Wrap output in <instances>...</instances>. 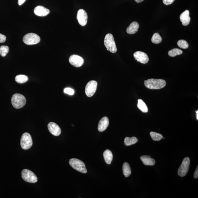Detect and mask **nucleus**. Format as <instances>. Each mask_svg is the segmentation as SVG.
<instances>
[{
    "label": "nucleus",
    "mask_w": 198,
    "mask_h": 198,
    "mask_svg": "<svg viewBox=\"0 0 198 198\" xmlns=\"http://www.w3.org/2000/svg\"><path fill=\"white\" fill-rule=\"evenodd\" d=\"M144 85L147 88L152 89H162L166 85V82L161 79H148L144 81Z\"/></svg>",
    "instance_id": "nucleus-1"
},
{
    "label": "nucleus",
    "mask_w": 198,
    "mask_h": 198,
    "mask_svg": "<svg viewBox=\"0 0 198 198\" xmlns=\"http://www.w3.org/2000/svg\"><path fill=\"white\" fill-rule=\"evenodd\" d=\"M11 102L13 107L18 109L25 105L26 100L22 95L16 93L13 95L11 98Z\"/></svg>",
    "instance_id": "nucleus-2"
},
{
    "label": "nucleus",
    "mask_w": 198,
    "mask_h": 198,
    "mask_svg": "<svg viewBox=\"0 0 198 198\" xmlns=\"http://www.w3.org/2000/svg\"><path fill=\"white\" fill-rule=\"evenodd\" d=\"M104 45L107 50L112 53L117 52V49L113 35L112 34H106L104 39Z\"/></svg>",
    "instance_id": "nucleus-3"
},
{
    "label": "nucleus",
    "mask_w": 198,
    "mask_h": 198,
    "mask_svg": "<svg viewBox=\"0 0 198 198\" xmlns=\"http://www.w3.org/2000/svg\"><path fill=\"white\" fill-rule=\"evenodd\" d=\"M69 164L70 166L76 170L83 174L87 172L85 163L81 160L75 158L71 159L69 160Z\"/></svg>",
    "instance_id": "nucleus-4"
},
{
    "label": "nucleus",
    "mask_w": 198,
    "mask_h": 198,
    "mask_svg": "<svg viewBox=\"0 0 198 198\" xmlns=\"http://www.w3.org/2000/svg\"><path fill=\"white\" fill-rule=\"evenodd\" d=\"M20 144L21 147L24 150L29 149L31 147L33 142L29 133H25L22 134Z\"/></svg>",
    "instance_id": "nucleus-5"
},
{
    "label": "nucleus",
    "mask_w": 198,
    "mask_h": 198,
    "mask_svg": "<svg viewBox=\"0 0 198 198\" xmlns=\"http://www.w3.org/2000/svg\"><path fill=\"white\" fill-rule=\"evenodd\" d=\"M22 179L26 182L35 183L38 181L36 175L29 169H23L22 172Z\"/></svg>",
    "instance_id": "nucleus-6"
},
{
    "label": "nucleus",
    "mask_w": 198,
    "mask_h": 198,
    "mask_svg": "<svg viewBox=\"0 0 198 198\" xmlns=\"http://www.w3.org/2000/svg\"><path fill=\"white\" fill-rule=\"evenodd\" d=\"M41 38L35 34L29 33L26 34L23 38L24 42L27 45H33L39 43Z\"/></svg>",
    "instance_id": "nucleus-7"
},
{
    "label": "nucleus",
    "mask_w": 198,
    "mask_h": 198,
    "mask_svg": "<svg viewBox=\"0 0 198 198\" xmlns=\"http://www.w3.org/2000/svg\"><path fill=\"white\" fill-rule=\"evenodd\" d=\"M190 164L189 158H184L178 170V174L181 177L185 176L189 170Z\"/></svg>",
    "instance_id": "nucleus-8"
},
{
    "label": "nucleus",
    "mask_w": 198,
    "mask_h": 198,
    "mask_svg": "<svg viewBox=\"0 0 198 198\" xmlns=\"http://www.w3.org/2000/svg\"><path fill=\"white\" fill-rule=\"evenodd\" d=\"M97 85V82L95 81H91L87 83L85 88V93L87 96H93L96 92Z\"/></svg>",
    "instance_id": "nucleus-9"
},
{
    "label": "nucleus",
    "mask_w": 198,
    "mask_h": 198,
    "mask_svg": "<svg viewBox=\"0 0 198 198\" xmlns=\"http://www.w3.org/2000/svg\"><path fill=\"white\" fill-rule=\"evenodd\" d=\"M69 62L70 64L75 67H79L83 65L84 60L78 55H72L70 57Z\"/></svg>",
    "instance_id": "nucleus-10"
},
{
    "label": "nucleus",
    "mask_w": 198,
    "mask_h": 198,
    "mask_svg": "<svg viewBox=\"0 0 198 198\" xmlns=\"http://www.w3.org/2000/svg\"><path fill=\"white\" fill-rule=\"evenodd\" d=\"M77 18L79 24L81 26H85L87 24L88 16L86 11L83 9H80L78 11Z\"/></svg>",
    "instance_id": "nucleus-11"
},
{
    "label": "nucleus",
    "mask_w": 198,
    "mask_h": 198,
    "mask_svg": "<svg viewBox=\"0 0 198 198\" xmlns=\"http://www.w3.org/2000/svg\"><path fill=\"white\" fill-rule=\"evenodd\" d=\"M134 56L137 61L140 62L141 63H147L149 60L148 55L142 51H138L135 52L134 54Z\"/></svg>",
    "instance_id": "nucleus-12"
},
{
    "label": "nucleus",
    "mask_w": 198,
    "mask_h": 198,
    "mask_svg": "<svg viewBox=\"0 0 198 198\" xmlns=\"http://www.w3.org/2000/svg\"><path fill=\"white\" fill-rule=\"evenodd\" d=\"M48 129L50 132L53 136H58L61 134V129L56 123L52 122L49 123L48 125Z\"/></svg>",
    "instance_id": "nucleus-13"
},
{
    "label": "nucleus",
    "mask_w": 198,
    "mask_h": 198,
    "mask_svg": "<svg viewBox=\"0 0 198 198\" xmlns=\"http://www.w3.org/2000/svg\"><path fill=\"white\" fill-rule=\"evenodd\" d=\"M50 12L48 9L41 6L36 7L34 10V12L36 15L41 17L46 16L49 14Z\"/></svg>",
    "instance_id": "nucleus-14"
},
{
    "label": "nucleus",
    "mask_w": 198,
    "mask_h": 198,
    "mask_svg": "<svg viewBox=\"0 0 198 198\" xmlns=\"http://www.w3.org/2000/svg\"><path fill=\"white\" fill-rule=\"evenodd\" d=\"M109 125V119L107 117H102L99 121L98 125V130L100 132L105 131Z\"/></svg>",
    "instance_id": "nucleus-15"
},
{
    "label": "nucleus",
    "mask_w": 198,
    "mask_h": 198,
    "mask_svg": "<svg viewBox=\"0 0 198 198\" xmlns=\"http://www.w3.org/2000/svg\"><path fill=\"white\" fill-rule=\"evenodd\" d=\"M189 11L186 10L183 12L180 16V20L182 22L183 25L187 26L190 23V18L189 16Z\"/></svg>",
    "instance_id": "nucleus-16"
},
{
    "label": "nucleus",
    "mask_w": 198,
    "mask_h": 198,
    "mask_svg": "<svg viewBox=\"0 0 198 198\" xmlns=\"http://www.w3.org/2000/svg\"><path fill=\"white\" fill-rule=\"evenodd\" d=\"M140 159L144 165L152 166L155 164V160L149 156H142L141 157Z\"/></svg>",
    "instance_id": "nucleus-17"
},
{
    "label": "nucleus",
    "mask_w": 198,
    "mask_h": 198,
    "mask_svg": "<svg viewBox=\"0 0 198 198\" xmlns=\"http://www.w3.org/2000/svg\"><path fill=\"white\" fill-rule=\"evenodd\" d=\"M139 28V24L136 22H133L130 24L127 29V33L133 34L138 31Z\"/></svg>",
    "instance_id": "nucleus-18"
},
{
    "label": "nucleus",
    "mask_w": 198,
    "mask_h": 198,
    "mask_svg": "<svg viewBox=\"0 0 198 198\" xmlns=\"http://www.w3.org/2000/svg\"><path fill=\"white\" fill-rule=\"evenodd\" d=\"M103 156L106 163L108 164H110L113 158V154L111 151L109 150H106L104 152Z\"/></svg>",
    "instance_id": "nucleus-19"
},
{
    "label": "nucleus",
    "mask_w": 198,
    "mask_h": 198,
    "mask_svg": "<svg viewBox=\"0 0 198 198\" xmlns=\"http://www.w3.org/2000/svg\"><path fill=\"white\" fill-rule=\"evenodd\" d=\"M123 172L125 177H128L130 176L131 173L130 165L128 163L125 162L123 165Z\"/></svg>",
    "instance_id": "nucleus-20"
},
{
    "label": "nucleus",
    "mask_w": 198,
    "mask_h": 198,
    "mask_svg": "<svg viewBox=\"0 0 198 198\" xmlns=\"http://www.w3.org/2000/svg\"><path fill=\"white\" fill-rule=\"evenodd\" d=\"M137 106L139 109L144 113H147L148 112V108L147 105H146L144 101L141 99H139L138 100Z\"/></svg>",
    "instance_id": "nucleus-21"
},
{
    "label": "nucleus",
    "mask_w": 198,
    "mask_h": 198,
    "mask_svg": "<svg viewBox=\"0 0 198 198\" xmlns=\"http://www.w3.org/2000/svg\"><path fill=\"white\" fill-rule=\"evenodd\" d=\"M138 141L137 138L136 137H132L131 138L127 137L125 139V144L126 146L132 145H133L136 144L138 142Z\"/></svg>",
    "instance_id": "nucleus-22"
},
{
    "label": "nucleus",
    "mask_w": 198,
    "mask_h": 198,
    "mask_svg": "<svg viewBox=\"0 0 198 198\" xmlns=\"http://www.w3.org/2000/svg\"><path fill=\"white\" fill-rule=\"evenodd\" d=\"M28 80V77L25 75H18L17 76L16 78H15V81L17 83L20 84L26 83Z\"/></svg>",
    "instance_id": "nucleus-23"
},
{
    "label": "nucleus",
    "mask_w": 198,
    "mask_h": 198,
    "mask_svg": "<svg viewBox=\"0 0 198 198\" xmlns=\"http://www.w3.org/2000/svg\"><path fill=\"white\" fill-rule=\"evenodd\" d=\"M183 51L181 50L175 48L171 50L168 53L169 56L171 57H174L178 55H180L182 54Z\"/></svg>",
    "instance_id": "nucleus-24"
},
{
    "label": "nucleus",
    "mask_w": 198,
    "mask_h": 198,
    "mask_svg": "<svg viewBox=\"0 0 198 198\" xmlns=\"http://www.w3.org/2000/svg\"><path fill=\"white\" fill-rule=\"evenodd\" d=\"M150 134L152 140L155 141H159L163 138L162 135L159 133L152 131L150 133Z\"/></svg>",
    "instance_id": "nucleus-25"
},
{
    "label": "nucleus",
    "mask_w": 198,
    "mask_h": 198,
    "mask_svg": "<svg viewBox=\"0 0 198 198\" xmlns=\"http://www.w3.org/2000/svg\"><path fill=\"white\" fill-rule=\"evenodd\" d=\"M162 38L159 34L156 33L152 36V42L154 43L159 44L162 41Z\"/></svg>",
    "instance_id": "nucleus-26"
},
{
    "label": "nucleus",
    "mask_w": 198,
    "mask_h": 198,
    "mask_svg": "<svg viewBox=\"0 0 198 198\" xmlns=\"http://www.w3.org/2000/svg\"><path fill=\"white\" fill-rule=\"evenodd\" d=\"M9 47L7 46H2L0 47V55L2 57H5L9 52Z\"/></svg>",
    "instance_id": "nucleus-27"
},
{
    "label": "nucleus",
    "mask_w": 198,
    "mask_h": 198,
    "mask_svg": "<svg viewBox=\"0 0 198 198\" xmlns=\"http://www.w3.org/2000/svg\"><path fill=\"white\" fill-rule=\"evenodd\" d=\"M177 45L178 47L183 49H186L188 48V44L185 40H180L178 42Z\"/></svg>",
    "instance_id": "nucleus-28"
},
{
    "label": "nucleus",
    "mask_w": 198,
    "mask_h": 198,
    "mask_svg": "<svg viewBox=\"0 0 198 198\" xmlns=\"http://www.w3.org/2000/svg\"><path fill=\"white\" fill-rule=\"evenodd\" d=\"M64 92L66 94L69 95H73L74 94V91L73 89L70 88H66L64 89Z\"/></svg>",
    "instance_id": "nucleus-29"
},
{
    "label": "nucleus",
    "mask_w": 198,
    "mask_h": 198,
    "mask_svg": "<svg viewBox=\"0 0 198 198\" xmlns=\"http://www.w3.org/2000/svg\"><path fill=\"white\" fill-rule=\"evenodd\" d=\"M175 0H163V3L166 5H170L174 2Z\"/></svg>",
    "instance_id": "nucleus-30"
},
{
    "label": "nucleus",
    "mask_w": 198,
    "mask_h": 198,
    "mask_svg": "<svg viewBox=\"0 0 198 198\" xmlns=\"http://www.w3.org/2000/svg\"><path fill=\"white\" fill-rule=\"evenodd\" d=\"M6 37L4 35L0 34V43H2L5 42L6 40Z\"/></svg>",
    "instance_id": "nucleus-31"
},
{
    "label": "nucleus",
    "mask_w": 198,
    "mask_h": 198,
    "mask_svg": "<svg viewBox=\"0 0 198 198\" xmlns=\"http://www.w3.org/2000/svg\"><path fill=\"white\" fill-rule=\"evenodd\" d=\"M194 177L195 179H197L198 177V167L197 166L196 169V170L194 173Z\"/></svg>",
    "instance_id": "nucleus-32"
},
{
    "label": "nucleus",
    "mask_w": 198,
    "mask_h": 198,
    "mask_svg": "<svg viewBox=\"0 0 198 198\" xmlns=\"http://www.w3.org/2000/svg\"><path fill=\"white\" fill-rule=\"evenodd\" d=\"M26 0H18V4L19 5H21L23 4L25 2Z\"/></svg>",
    "instance_id": "nucleus-33"
},
{
    "label": "nucleus",
    "mask_w": 198,
    "mask_h": 198,
    "mask_svg": "<svg viewBox=\"0 0 198 198\" xmlns=\"http://www.w3.org/2000/svg\"><path fill=\"white\" fill-rule=\"evenodd\" d=\"M134 1L137 3H140L143 1L144 0H134Z\"/></svg>",
    "instance_id": "nucleus-34"
},
{
    "label": "nucleus",
    "mask_w": 198,
    "mask_h": 198,
    "mask_svg": "<svg viewBox=\"0 0 198 198\" xmlns=\"http://www.w3.org/2000/svg\"><path fill=\"white\" fill-rule=\"evenodd\" d=\"M196 119L198 120V110L196 111Z\"/></svg>",
    "instance_id": "nucleus-35"
}]
</instances>
